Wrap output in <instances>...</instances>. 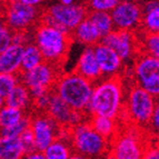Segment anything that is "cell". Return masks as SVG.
<instances>
[{"label": "cell", "instance_id": "74e56055", "mask_svg": "<svg viewBox=\"0 0 159 159\" xmlns=\"http://www.w3.org/2000/svg\"><path fill=\"white\" fill-rule=\"evenodd\" d=\"M70 159H93V158H89V157H86V156H82L80 154H77V152H72L71 157Z\"/></svg>", "mask_w": 159, "mask_h": 159}, {"label": "cell", "instance_id": "836d02e7", "mask_svg": "<svg viewBox=\"0 0 159 159\" xmlns=\"http://www.w3.org/2000/svg\"><path fill=\"white\" fill-rule=\"evenodd\" d=\"M148 129L151 134H154L159 139V99H157L155 111H154L152 117H151V121H150V125H149Z\"/></svg>", "mask_w": 159, "mask_h": 159}, {"label": "cell", "instance_id": "8992f818", "mask_svg": "<svg viewBox=\"0 0 159 159\" xmlns=\"http://www.w3.org/2000/svg\"><path fill=\"white\" fill-rule=\"evenodd\" d=\"M157 99L138 85L129 88L125 109L130 120L137 127L149 128Z\"/></svg>", "mask_w": 159, "mask_h": 159}, {"label": "cell", "instance_id": "f1b7e54d", "mask_svg": "<svg viewBox=\"0 0 159 159\" xmlns=\"http://www.w3.org/2000/svg\"><path fill=\"white\" fill-rule=\"evenodd\" d=\"M31 125V117L26 115L21 121L10 128L1 129V138H19Z\"/></svg>", "mask_w": 159, "mask_h": 159}, {"label": "cell", "instance_id": "8d00e7d4", "mask_svg": "<svg viewBox=\"0 0 159 159\" xmlns=\"http://www.w3.org/2000/svg\"><path fill=\"white\" fill-rule=\"evenodd\" d=\"M25 159H46L43 152H40V151H34V152H30L26 156Z\"/></svg>", "mask_w": 159, "mask_h": 159}, {"label": "cell", "instance_id": "e575fe53", "mask_svg": "<svg viewBox=\"0 0 159 159\" xmlns=\"http://www.w3.org/2000/svg\"><path fill=\"white\" fill-rule=\"evenodd\" d=\"M143 159H159V140L154 143H146Z\"/></svg>", "mask_w": 159, "mask_h": 159}, {"label": "cell", "instance_id": "277c9868", "mask_svg": "<svg viewBox=\"0 0 159 159\" xmlns=\"http://www.w3.org/2000/svg\"><path fill=\"white\" fill-rule=\"evenodd\" d=\"M88 15L89 9L86 2H75L74 5L66 6L59 1L52 3L43 11L39 22L71 34L86 18H88Z\"/></svg>", "mask_w": 159, "mask_h": 159}, {"label": "cell", "instance_id": "d590c367", "mask_svg": "<svg viewBox=\"0 0 159 159\" xmlns=\"http://www.w3.org/2000/svg\"><path fill=\"white\" fill-rule=\"evenodd\" d=\"M29 34L27 31H18L13 34V41L12 45H18V46H24L26 47L27 45H29Z\"/></svg>", "mask_w": 159, "mask_h": 159}, {"label": "cell", "instance_id": "44dd1931", "mask_svg": "<svg viewBox=\"0 0 159 159\" xmlns=\"http://www.w3.org/2000/svg\"><path fill=\"white\" fill-rule=\"evenodd\" d=\"M91 126L100 136H102L105 139L112 143L116 136L118 135V124L116 119L107 118V117L100 116H90L89 118Z\"/></svg>", "mask_w": 159, "mask_h": 159}, {"label": "cell", "instance_id": "d6986e66", "mask_svg": "<svg viewBox=\"0 0 159 159\" xmlns=\"http://www.w3.org/2000/svg\"><path fill=\"white\" fill-rule=\"evenodd\" d=\"M3 106H9L12 108L20 109L21 111H26L30 107H34V98H32L30 90L24 84H19L13 91L7 97L3 102ZM2 106V107H3Z\"/></svg>", "mask_w": 159, "mask_h": 159}, {"label": "cell", "instance_id": "7a4b0ae2", "mask_svg": "<svg viewBox=\"0 0 159 159\" xmlns=\"http://www.w3.org/2000/svg\"><path fill=\"white\" fill-rule=\"evenodd\" d=\"M95 84L87 80L76 71L61 75L53 87V91L72 110L81 114L88 112Z\"/></svg>", "mask_w": 159, "mask_h": 159}, {"label": "cell", "instance_id": "d6a6232c", "mask_svg": "<svg viewBox=\"0 0 159 159\" xmlns=\"http://www.w3.org/2000/svg\"><path fill=\"white\" fill-rule=\"evenodd\" d=\"M50 93L45 96H41L39 98L34 99V108L36 109L38 112L47 111L48 107H49V102H50Z\"/></svg>", "mask_w": 159, "mask_h": 159}, {"label": "cell", "instance_id": "5b68a950", "mask_svg": "<svg viewBox=\"0 0 159 159\" xmlns=\"http://www.w3.org/2000/svg\"><path fill=\"white\" fill-rule=\"evenodd\" d=\"M70 145L74 152L89 158H102L110 152L111 143L99 135L93 128L90 121H84L71 128Z\"/></svg>", "mask_w": 159, "mask_h": 159}, {"label": "cell", "instance_id": "f35d334b", "mask_svg": "<svg viewBox=\"0 0 159 159\" xmlns=\"http://www.w3.org/2000/svg\"><path fill=\"white\" fill-rule=\"evenodd\" d=\"M62 5H66V6H70V5H74L76 1H74V0H61L60 1Z\"/></svg>", "mask_w": 159, "mask_h": 159}, {"label": "cell", "instance_id": "5bb4252c", "mask_svg": "<svg viewBox=\"0 0 159 159\" xmlns=\"http://www.w3.org/2000/svg\"><path fill=\"white\" fill-rule=\"evenodd\" d=\"M47 112L62 128H72L84 122L85 114L75 111L57 95L53 89L50 93V102Z\"/></svg>", "mask_w": 159, "mask_h": 159}, {"label": "cell", "instance_id": "1f68e13d", "mask_svg": "<svg viewBox=\"0 0 159 159\" xmlns=\"http://www.w3.org/2000/svg\"><path fill=\"white\" fill-rule=\"evenodd\" d=\"M19 138H20V140H21L25 149H26L27 154H30V152L37 151L36 150V143H34V134H32V131H31L30 128L29 129H27Z\"/></svg>", "mask_w": 159, "mask_h": 159}, {"label": "cell", "instance_id": "ac0fdd59", "mask_svg": "<svg viewBox=\"0 0 159 159\" xmlns=\"http://www.w3.org/2000/svg\"><path fill=\"white\" fill-rule=\"evenodd\" d=\"M72 40L85 45L86 47H96L101 43L102 37L97 27L89 18H86L79 26L71 32Z\"/></svg>", "mask_w": 159, "mask_h": 159}, {"label": "cell", "instance_id": "3957f363", "mask_svg": "<svg viewBox=\"0 0 159 159\" xmlns=\"http://www.w3.org/2000/svg\"><path fill=\"white\" fill-rule=\"evenodd\" d=\"M34 43L41 51L46 62L60 67L68 55L71 45V34L61 31L55 27L38 22L34 31Z\"/></svg>", "mask_w": 159, "mask_h": 159}, {"label": "cell", "instance_id": "9c48e42d", "mask_svg": "<svg viewBox=\"0 0 159 159\" xmlns=\"http://www.w3.org/2000/svg\"><path fill=\"white\" fill-rule=\"evenodd\" d=\"M30 129L34 137L36 150L43 152L53 141L60 137L62 127L47 112H37L31 117Z\"/></svg>", "mask_w": 159, "mask_h": 159}, {"label": "cell", "instance_id": "4316f807", "mask_svg": "<svg viewBox=\"0 0 159 159\" xmlns=\"http://www.w3.org/2000/svg\"><path fill=\"white\" fill-rule=\"evenodd\" d=\"M139 47L140 52L147 53L154 58L159 59V34L143 32V38L139 40Z\"/></svg>", "mask_w": 159, "mask_h": 159}, {"label": "cell", "instance_id": "484cf974", "mask_svg": "<svg viewBox=\"0 0 159 159\" xmlns=\"http://www.w3.org/2000/svg\"><path fill=\"white\" fill-rule=\"evenodd\" d=\"M25 116L26 115L20 109L12 108V107L9 106L1 107V111H0V125H1V129L16 126L17 124H19L24 119Z\"/></svg>", "mask_w": 159, "mask_h": 159}, {"label": "cell", "instance_id": "ffe728a7", "mask_svg": "<svg viewBox=\"0 0 159 159\" xmlns=\"http://www.w3.org/2000/svg\"><path fill=\"white\" fill-rule=\"evenodd\" d=\"M143 10L141 30L147 34H159V1L143 3Z\"/></svg>", "mask_w": 159, "mask_h": 159}, {"label": "cell", "instance_id": "2e32d148", "mask_svg": "<svg viewBox=\"0 0 159 159\" xmlns=\"http://www.w3.org/2000/svg\"><path fill=\"white\" fill-rule=\"evenodd\" d=\"M93 48L102 77L105 76L107 78H111L117 76L122 66V59L119 57V55L112 50L111 48L102 45L101 43Z\"/></svg>", "mask_w": 159, "mask_h": 159}, {"label": "cell", "instance_id": "ab89813d", "mask_svg": "<svg viewBox=\"0 0 159 159\" xmlns=\"http://www.w3.org/2000/svg\"><path fill=\"white\" fill-rule=\"evenodd\" d=\"M101 159H115V158H114V156H112V155L110 154V152H109V154H107L106 156L102 157Z\"/></svg>", "mask_w": 159, "mask_h": 159}, {"label": "cell", "instance_id": "30bf717a", "mask_svg": "<svg viewBox=\"0 0 159 159\" xmlns=\"http://www.w3.org/2000/svg\"><path fill=\"white\" fill-rule=\"evenodd\" d=\"M146 143L138 131L119 133L111 143L110 154L115 159H143Z\"/></svg>", "mask_w": 159, "mask_h": 159}, {"label": "cell", "instance_id": "603a6c76", "mask_svg": "<svg viewBox=\"0 0 159 159\" xmlns=\"http://www.w3.org/2000/svg\"><path fill=\"white\" fill-rule=\"evenodd\" d=\"M45 62V59L39 48L36 43H29L25 47L24 56L21 62V72L30 71L32 69L37 68L38 66Z\"/></svg>", "mask_w": 159, "mask_h": 159}, {"label": "cell", "instance_id": "4dcf8cb0", "mask_svg": "<svg viewBox=\"0 0 159 159\" xmlns=\"http://www.w3.org/2000/svg\"><path fill=\"white\" fill-rule=\"evenodd\" d=\"M13 34L15 32L7 25H5L3 22L1 24L0 26V52L5 51L7 48L12 45Z\"/></svg>", "mask_w": 159, "mask_h": 159}, {"label": "cell", "instance_id": "9a60e30c", "mask_svg": "<svg viewBox=\"0 0 159 159\" xmlns=\"http://www.w3.org/2000/svg\"><path fill=\"white\" fill-rule=\"evenodd\" d=\"M74 71L79 74L84 78L96 84L100 77H102L100 67L96 58L95 48L93 47H85L80 53L79 58L77 60V65Z\"/></svg>", "mask_w": 159, "mask_h": 159}, {"label": "cell", "instance_id": "4fadbf2b", "mask_svg": "<svg viewBox=\"0 0 159 159\" xmlns=\"http://www.w3.org/2000/svg\"><path fill=\"white\" fill-rule=\"evenodd\" d=\"M101 43L116 51L122 61L131 59L137 51L140 50L139 40L136 38L135 32L133 31L115 29L111 34L102 38Z\"/></svg>", "mask_w": 159, "mask_h": 159}, {"label": "cell", "instance_id": "f546056e", "mask_svg": "<svg viewBox=\"0 0 159 159\" xmlns=\"http://www.w3.org/2000/svg\"><path fill=\"white\" fill-rule=\"evenodd\" d=\"M120 1L118 0H91L86 2L89 11H101V12H111Z\"/></svg>", "mask_w": 159, "mask_h": 159}, {"label": "cell", "instance_id": "d4e9b609", "mask_svg": "<svg viewBox=\"0 0 159 159\" xmlns=\"http://www.w3.org/2000/svg\"><path fill=\"white\" fill-rule=\"evenodd\" d=\"M46 159H70L72 155L71 145L68 140L58 138L43 151Z\"/></svg>", "mask_w": 159, "mask_h": 159}, {"label": "cell", "instance_id": "6da1fadb", "mask_svg": "<svg viewBox=\"0 0 159 159\" xmlns=\"http://www.w3.org/2000/svg\"><path fill=\"white\" fill-rule=\"evenodd\" d=\"M124 97L122 81L119 76L101 80L95 85L88 114L117 119L125 109Z\"/></svg>", "mask_w": 159, "mask_h": 159}, {"label": "cell", "instance_id": "52a82bcc", "mask_svg": "<svg viewBox=\"0 0 159 159\" xmlns=\"http://www.w3.org/2000/svg\"><path fill=\"white\" fill-rule=\"evenodd\" d=\"M3 5L6 7H2V22L13 32L27 31L37 21H40L43 15L39 6L26 5L22 0H11L3 2Z\"/></svg>", "mask_w": 159, "mask_h": 159}, {"label": "cell", "instance_id": "ba28073f", "mask_svg": "<svg viewBox=\"0 0 159 159\" xmlns=\"http://www.w3.org/2000/svg\"><path fill=\"white\" fill-rule=\"evenodd\" d=\"M135 84L159 99V59L147 53H138L133 68Z\"/></svg>", "mask_w": 159, "mask_h": 159}, {"label": "cell", "instance_id": "8fae6325", "mask_svg": "<svg viewBox=\"0 0 159 159\" xmlns=\"http://www.w3.org/2000/svg\"><path fill=\"white\" fill-rule=\"evenodd\" d=\"M112 21L116 30L133 31L141 27L143 10L141 3L135 1H120L119 5L111 11Z\"/></svg>", "mask_w": 159, "mask_h": 159}, {"label": "cell", "instance_id": "7402d4cb", "mask_svg": "<svg viewBox=\"0 0 159 159\" xmlns=\"http://www.w3.org/2000/svg\"><path fill=\"white\" fill-rule=\"evenodd\" d=\"M27 155L20 138H1L0 159H25Z\"/></svg>", "mask_w": 159, "mask_h": 159}, {"label": "cell", "instance_id": "cb8c5ba5", "mask_svg": "<svg viewBox=\"0 0 159 159\" xmlns=\"http://www.w3.org/2000/svg\"><path fill=\"white\" fill-rule=\"evenodd\" d=\"M88 18L97 27L101 37H106L115 30L114 21L110 12H101V11H89Z\"/></svg>", "mask_w": 159, "mask_h": 159}, {"label": "cell", "instance_id": "83f0119b", "mask_svg": "<svg viewBox=\"0 0 159 159\" xmlns=\"http://www.w3.org/2000/svg\"><path fill=\"white\" fill-rule=\"evenodd\" d=\"M20 84V77L19 75L11 74H1L0 75V100L1 106L7 99L9 95L13 91V89Z\"/></svg>", "mask_w": 159, "mask_h": 159}, {"label": "cell", "instance_id": "7c38bea8", "mask_svg": "<svg viewBox=\"0 0 159 159\" xmlns=\"http://www.w3.org/2000/svg\"><path fill=\"white\" fill-rule=\"evenodd\" d=\"M60 67L49 62H43L37 68L30 71L20 72V82L24 84L29 90L31 89H47L52 90L57 80L61 75L59 74Z\"/></svg>", "mask_w": 159, "mask_h": 159}, {"label": "cell", "instance_id": "e0dca14e", "mask_svg": "<svg viewBox=\"0 0 159 159\" xmlns=\"http://www.w3.org/2000/svg\"><path fill=\"white\" fill-rule=\"evenodd\" d=\"M24 51V46L11 45L5 51L0 52V72L11 75L20 74Z\"/></svg>", "mask_w": 159, "mask_h": 159}]
</instances>
